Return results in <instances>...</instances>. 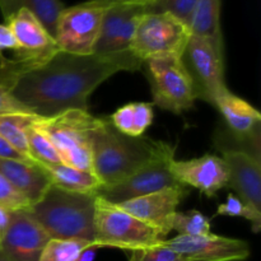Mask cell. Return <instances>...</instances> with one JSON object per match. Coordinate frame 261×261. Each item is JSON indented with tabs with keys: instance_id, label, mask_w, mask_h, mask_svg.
Here are the masks:
<instances>
[{
	"instance_id": "cell-1",
	"label": "cell",
	"mask_w": 261,
	"mask_h": 261,
	"mask_svg": "<svg viewBox=\"0 0 261 261\" xmlns=\"http://www.w3.org/2000/svg\"><path fill=\"white\" fill-rule=\"evenodd\" d=\"M143 63L132 53L75 54L58 51L45 64L22 74L13 97L32 115L53 117L68 110L88 111V97L119 71H137Z\"/></svg>"
},
{
	"instance_id": "cell-2",
	"label": "cell",
	"mask_w": 261,
	"mask_h": 261,
	"mask_svg": "<svg viewBox=\"0 0 261 261\" xmlns=\"http://www.w3.org/2000/svg\"><path fill=\"white\" fill-rule=\"evenodd\" d=\"M168 155H175V145L149 138L127 137L103 119L93 139L92 167L101 185H114Z\"/></svg>"
},
{
	"instance_id": "cell-3",
	"label": "cell",
	"mask_w": 261,
	"mask_h": 261,
	"mask_svg": "<svg viewBox=\"0 0 261 261\" xmlns=\"http://www.w3.org/2000/svg\"><path fill=\"white\" fill-rule=\"evenodd\" d=\"M96 193H75L51 185L45 195L27 211L50 239H79L96 244Z\"/></svg>"
},
{
	"instance_id": "cell-4",
	"label": "cell",
	"mask_w": 261,
	"mask_h": 261,
	"mask_svg": "<svg viewBox=\"0 0 261 261\" xmlns=\"http://www.w3.org/2000/svg\"><path fill=\"white\" fill-rule=\"evenodd\" d=\"M102 122L103 119L82 110L33 120V125L53 143L64 165L92 173V147Z\"/></svg>"
},
{
	"instance_id": "cell-5",
	"label": "cell",
	"mask_w": 261,
	"mask_h": 261,
	"mask_svg": "<svg viewBox=\"0 0 261 261\" xmlns=\"http://www.w3.org/2000/svg\"><path fill=\"white\" fill-rule=\"evenodd\" d=\"M94 237L98 247L121 250L147 249L166 241L155 228L97 196L94 204Z\"/></svg>"
},
{
	"instance_id": "cell-6",
	"label": "cell",
	"mask_w": 261,
	"mask_h": 261,
	"mask_svg": "<svg viewBox=\"0 0 261 261\" xmlns=\"http://www.w3.org/2000/svg\"><path fill=\"white\" fill-rule=\"evenodd\" d=\"M191 32L190 28L167 13H145L140 18L130 51L142 61L160 58H181Z\"/></svg>"
},
{
	"instance_id": "cell-7",
	"label": "cell",
	"mask_w": 261,
	"mask_h": 261,
	"mask_svg": "<svg viewBox=\"0 0 261 261\" xmlns=\"http://www.w3.org/2000/svg\"><path fill=\"white\" fill-rule=\"evenodd\" d=\"M181 59L193 78L196 97L214 105L217 97L228 89L224 79L223 36L191 35Z\"/></svg>"
},
{
	"instance_id": "cell-8",
	"label": "cell",
	"mask_w": 261,
	"mask_h": 261,
	"mask_svg": "<svg viewBox=\"0 0 261 261\" xmlns=\"http://www.w3.org/2000/svg\"><path fill=\"white\" fill-rule=\"evenodd\" d=\"M143 65L152 89L153 101L162 110L180 115L194 106L196 101L195 86L178 56L147 60Z\"/></svg>"
},
{
	"instance_id": "cell-9",
	"label": "cell",
	"mask_w": 261,
	"mask_h": 261,
	"mask_svg": "<svg viewBox=\"0 0 261 261\" xmlns=\"http://www.w3.org/2000/svg\"><path fill=\"white\" fill-rule=\"evenodd\" d=\"M106 8L94 0L64 8L54 36L59 50L75 55L93 54Z\"/></svg>"
},
{
	"instance_id": "cell-10",
	"label": "cell",
	"mask_w": 261,
	"mask_h": 261,
	"mask_svg": "<svg viewBox=\"0 0 261 261\" xmlns=\"http://www.w3.org/2000/svg\"><path fill=\"white\" fill-rule=\"evenodd\" d=\"M173 158L175 155L160 158L120 182L101 185L96 191L97 196L112 204H120L165 189L184 186L177 182L170 170V163Z\"/></svg>"
},
{
	"instance_id": "cell-11",
	"label": "cell",
	"mask_w": 261,
	"mask_h": 261,
	"mask_svg": "<svg viewBox=\"0 0 261 261\" xmlns=\"http://www.w3.org/2000/svg\"><path fill=\"white\" fill-rule=\"evenodd\" d=\"M145 13L147 5L144 4L120 3L107 5L93 54L106 55L129 51L138 23Z\"/></svg>"
},
{
	"instance_id": "cell-12",
	"label": "cell",
	"mask_w": 261,
	"mask_h": 261,
	"mask_svg": "<svg viewBox=\"0 0 261 261\" xmlns=\"http://www.w3.org/2000/svg\"><path fill=\"white\" fill-rule=\"evenodd\" d=\"M50 240L27 209L12 211L0 249L10 261H38Z\"/></svg>"
},
{
	"instance_id": "cell-13",
	"label": "cell",
	"mask_w": 261,
	"mask_h": 261,
	"mask_svg": "<svg viewBox=\"0 0 261 261\" xmlns=\"http://www.w3.org/2000/svg\"><path fill=\"white\" fill-rule=\"evenodd\" d=\"M4 24L8 25L17 43V58L42 65L51 56L60 51L55 38L27 9H19L17 13L10 15Z\"/></svg>"
},
{
	"instance_id": "cell-14",
	"label": "cell",
	"mask_w": 261,
	"mask_h": 261,
	"mask_svg": "<svg viewBox=\"0 0 261 261\" xmlns=\"http://www.w3.org/2000/svg\"><path fill=\"white\" fill-rule=\"evenodd\" d=\"M163 245L191 261H244L249 259L250 246L246 241L217 236H176Z\"/></svg>"
},
{
	"instance_id": "cell-15",
	"label": "cell",
	"mask_w": 261,
	"mask_h": 261,
	"mask_svg": "<svg viewBox=\"0 0 261 261\" xmlns=\"http://www.w3.org/2000/svg\"><path fill=\"white\" fill-rule=\"evenodd\" d=\"M188 193L186 186H177L132 199L116 205L135 218L152 226L167 240V234L172 231V221L177 212V206L186 198Z\"/></svg>"
},
{
	"instance_id": "cell-16",
	"label": "cell",
	"mask_w": 261,
	"mask_h": 261,
	"mask_svg": "<svg viewBox=\"0 0 261 261\" xmlns=\"http://www.w3.org/2000/svg\"><path fill=\"white\" fill-rule=\"evenodd\" d=\"M222 160L228 170V186L247 206L261 214L260 160L245 149L222 148Z\"/></svg>"
},
{
	"instance_id": "cell-17",
	"label": "cell",
	"mask_w": 261,
	"mask_h": 261,
	"mask_svg": "<svg viewBox=\"0 0 261 261\" xmlns=\"http://www.w3.org/2000/svg\"><path fill=\"white\" fill-rule=\"evenodd\" d=\"M173 177L184 186H193L206 196H214L217 191L228 186V170L221 157L204 154L203 157L170 163Z\"/></svg>"
},
{
	"instance_id": "cell-18",
	"label": "cell",
	"mask_w": 261,
	"mask_h": 261,
	"mask_svg": "<svg viewBox=\"0 0 261 261\" xmlns=\"http://www.w3.org/2000/svg\"><path fill=\"white\" fill-rule=\"evenodd\" d=\"M213 106L219 110L233 137L241 143H250L255 152H260L261 115L251 103L232 93L229 89L219 94Z\"/></svg>"
},
{
	"instance_id": "cell-19",
	"label": "cell",
	"mask_w": 261,
	"mask_h": 261,
	"mask_svg": "<svg viewBox=\"0 0 261 261\" xmlns=\"http://www.w3.org/2000/svg\"><path fill=\"white\" fill-rule=\"evenodd\" d=\"M0 173L30 201L31 205L37 203L51 186L46 171L35 161L0 158Z\"/></svg>"
},
{
	"instance_id": "cell-20",
	"label": "cell",
	"mask_w": 261,
	"mask_h": 261,
	"mask_svg": "<svg viewBox=\"0 0 261 261\" xmlns=\"http://www.w3.org/2000/svg\"><path fill=\"white\" fill-rule=\"evenodd\" d=\"M37 66L40 65L17 56L13 59H7L3 55L0 56V115L31 114L13 97V89L22 74Z\"/></svg>"
},
{
	"instance_id": "cell-21",
	"label": "cell",
	"mask_w": 261,
	"mask_h": 261,
	"mask_svg": "<svg viewBox=\"0 0 261 261\" xmlns=\"http://www.w3.org/2000/svg\"><path fill=\"white\" fill-rule=\"evenodd\" d=\"M154 112L153 103L149 102H132L117 109L110 117L115 129L124 135L133 138L142 137L152 125Z\"/></svg>"
},
{
	"instance_id": "cell-22",
	"label": "cell",
	"mask_w": 261,
	"mask_h": 261,
	"mask_svg": "<svg viewBox=\"0 0 261 261\" xmlns=\"http://www.w3.org/2000/svg\"><path fill=\"white\" fill-rule=\"evenodd\" d=\"M64 8L65 5L61 0H0V12L4 20L19 9H27L45 25L53 37L55 36L58 18Z\"/></svg>"
},
{
	"instance_id": "cell-23",
	"label": "cell",
	"mask_w": 261,
	"mask_h": 261,
	"mask_svg": "<svg viewBox=\"0 0 261 261\" xmlns=\"http://www.w3.org/2000/svg\"><path fill=\"white\" fill-rule=\"evenodd\" d=\"M51 181V185L75 193H96L101 186L97 176L92 172L78 170L64 163L42 166Z\"/></svg>"
},
{
	"instance_id": "cell-24",
	"label": "cell",
	"mask_w": 261,
	"mask_h": 261,
	"mask_svg": "<svg viewBox=\"0 0 261 261\" xmlns=\"http://www.w3.org/2000/svg\"><path fill=\"white\" fill-rule=\"evenodd\" d=\"M221 7L222 0H196L189 24L191 35L222 37Z\"/></svg>"
},
{
	"instance_id": "cell-25",
	"label": "cell",
	"mask_w": 261,
	"mask_h": 261,
	"mask_svg": "<svg viewBox=\"0 0 261 261\" xmlns=\"http://www.w3.org/2000/svg\"><path fill=\"white\" fill-rule=\"evenodd\" d=\"M36 115L5 114L0 115V137L7 140L19 154L31 160L28 154L25 129L33 121Z\"/></svg>"
},
{
	"instance_id": "cell-26",
	"label": "cell",
	"mask_w": 261,
	"mask_h": 261,
	"mask_svg": "<svg viewBox=\"0 0 261 261\" xmlns=\"http://www.w3.org/2000/svg\"><path fill=\"white\" fill-rule=\"evenodd\" d=\"M25 139H27L28 154L31 160L37 162L38 165L51 166L63 163L53 143L33 125V121L25 129Z\"/></svg>"
},
{
	"instance_id": "cell-27",
	"label": "cell",
	"mask_w": 261,
	"mask_h": 261,
	"mask_svg": "<svg viewBox=\"0 0 261 261\" xmlns=\"http://www.w3.org/2000/svg\"><path fill=\"white\" fill-rule=\"evenodd\" d=\"M91 246L97 245L79 239H51L46 244L38 261H76L82 252Z\"/></svg>"
},
{
	"instance_id": "cell-28",
	"label": "cell",
	"mask_w": 261,
	"mask_h": 261,
	"mask_svg": "<svg viewBox=\"0 0 261 261\" xmlns=\"http://www.w3.org/2000/svg\"><path fill=\"white\" fill-rule=\"evenodd\" d=\"M211 227V219L199 211L176 212L172 221V231L180 236H209Z\"/></svg>"
},
{
	"instance_id": "cell-29",
	"label": "cell",
	"mask_w": 261,
	"mask_h": 261,
	"mask_svg": "<svg viewBox=\"0 0 261 261\" xmlns=\"http://www.w3.org/2000/svg\"><path fill=\"white\" fill-rule=\"evenodd\" d=\"M196 0H152L147 5V13H167L189 27Z\"/></svg>"
},
{
	"instance_id": "cell-30",
	"label": "cell",
	"mask_w": 261,
	"mask_h": 261,
	"mask_svg": "<svg viewBox=\"0 0 261 261\" xmlns=\"http://www.w3.org/2000/svg\"><path fill=\"white\" fill-rule=\"evenodd\" d=\"M216 214L217 216L241 217V218L247 219V221L251 222L252 231L255 233H257L261 228V214L252 211L239 196L233 195V194H229L227 196V200L221 205H218Z\"/></svg>"
},
{
	"instance_id": "cell-31",
	"label": "cell",
	"mask_w": 261,
	"mask_h": 261,
	"mask_svg": "<svg viewBox=\"0 0 261 261\" xmlns=\"http://www.w3.org/2000/svg\"><path fill=\"white\" fill-rule=\"evenodd\" d=\"M129 261H191L166 245L160 244L147 249L132 251Z\"/></svg>"
},
{
	"instance_id": "cell-32",
	"label": "cell",
	"mask_w": 261,
	"mask_h": 261,
	"mask_svg": "<svg viewBox=\"0 0 261 261\" xmlns=\"http://www.w3.org/2000/svg\"><path fill=\"white\" fill-rule=\"evenodd\" d=\"M0 206L9 211H20L31 206L30 201L18 193L12 184L0 173Z\"/></svg>"
},
{
	"instance_id": "cell-33",
	"label": "cell",
	"mask_w": 261,
	"mask_h": 261,
	"mask_svg": "<svg viewBox=\"0 0 261 261\" xmlns=\"http://www.w3.org/2000/svg\"><path fill=\"white\" fill-rule=\"evenodd\" d=\"M4 50H12L15 53L17 51V43H15L8 25L0 24V56L3 55Z\"/></svg>"
},
{
	"instance_id": "cell-34",
	"label": "cell",
	"mask_w": 261,
	"mask_h": 261,
	"mask_svg": "<svg viewBox=\"0 0 261 261\" xmlns=\"http://www.w3.org/2000/svg\"><path fill=\"white\" fill-rule=\"evenodd\" d=\"M0 158L3 160H19V161H32L23 157L22 154L17 152L9 143L0 137Z\"/></svg>"
},
{
	"instance_id": "cell-35",
	"label": "cell",
	"mask_w": 261,
	"mask_h": 261,
	"mask_svg": "<svg viewBox=\"0 0 261 261\" xmlns=\"http://www.w3.org/2000/svg\"><path fill=\"white\" fill-rule=\"evenodd\" d=\"M10 213L12 211L9 209H5L3 206H0V241H2L3 236H4L5 231L8 228V224L10 221Z\"/></svg>"
},
{
	"instance_id": "cell-36",
	"label": "cell",
	"mask_w": 261,
	"mask_h": 261,
	"mask_svg": "<svg viewBox=\"0 0 261 261\" xmlns=\"http://www.w3.org/2000/svg\"><path fill=\"white\" fill-rule=\"evenodd\" d=\"M98 246H91L88 249L84 250L81 254V256L78 257L76 261H94V257H96V252L98 250Z\"/></svg>"
},
{
	"instance_id": "cell-37",
	"label": "cell",
	"mask_w": 261,
	"mask_h": 261,
	"mask_svg": "<svg viewBox=\"0 0 261 261\" xmlns=\"http://www.w3.org/2000/svg\"><path fill=\"white\" fill-rule=\"evenodd\" d=\"M94 2L102 3L105 5H111V4H120V3H137V4H144L148 5L152 0H94Z\"/></svg>"
},
{
	"instance_id": "cell-38",
	"label": "cell",
	"mask_w": 261,
	"mask_h": 261,
	"mask_svg": "<svg viewBox=\"0 0 261 261\" xmlns=\"http://www.w3.org/2000/svg\"><path fill=\"white\" fill-rule=\"evenodd\" d=\"M0 261H10L7 256H5L4 252L2 251V249H0Z\"/></svg>"
}]
</instances>
